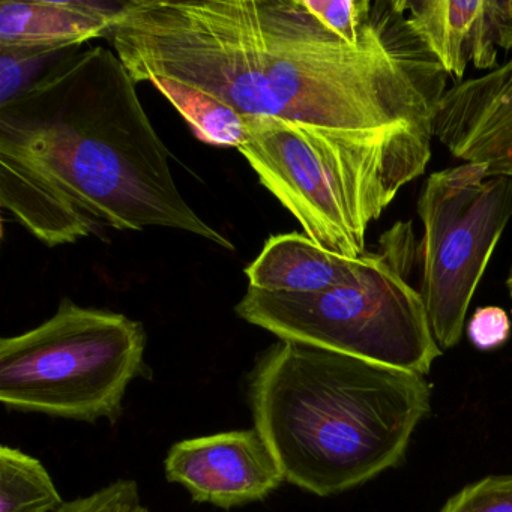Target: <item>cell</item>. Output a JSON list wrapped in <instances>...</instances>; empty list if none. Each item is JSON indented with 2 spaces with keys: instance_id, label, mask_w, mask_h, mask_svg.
Returning a JSON list of instances; mask_svg holds the SVG:
<instances>
[{
  "instance_id": "17",
  "label": "cell",
  "mask_w": 512,
  "mask_h": 512,
  "mask_svg": "<svg viewBox=\"0 0 512 512\" xmlns=\"http://www.w3.org/2000/svg\"><path fill=\"white\" fill-rule=\"evenodd\" d=\"M439 512H512V473L485 476L466 485Z\"/></svg>"
},
{
  "instance_id": "11",
  "label": "cell",
  "mask_w": 512,
  "mask_h": 512,
  "mask_svg": "<svg viewBox=\"0 0 512 512\" xmlns=\"http://www.w3.org/2000/svg\"><path fill=\"white\" fill-rule=\"evenodd\" d=\"M373 260L347 259L314 244L304 233H284L266 241L254 262L245 268L248 287L269 293H319L355 283Z\"/></svg>"
},
{
  "instance_id": "1",
  "label": "cell",
  "mask_w": 512,
  "mask_h": 512,
  "mask_svg": "<svg viewBox=\"0 0 512 512\" xmlns=\"http://www.w3.org/2000/svg\"><path fill=\"white\" fill-rule=\"evenodd\" d=\"M110 40L136 83L172 79L241 116L322 130H433L448 91L403 0H376L359 44L326 31L302 0H130Z\"/></svg>"
},
{
  "instance_id": "20",
  "label": "cell",
  "mask_w": 512,
  "mask_h": 512,
  "mask_svg": "<svg viewBox=\"0 0 512 512\" xmlns=\"http://www.w3.org/2000/svg\"><path fill=\"white\" fill-rule=\"evenodd\" d=\"M506 289H508L509 298L512 299V269L509 271L508 277H506Z\"/></svg>"
},
{
  "instance_id": "14",
  "label": "cell",
  "mask_w": 512,
  "mask_h": 512,
  "mask_svg": "<svg viewBox=\"0 0 512 512\" xmlns=\"http://www.w3.org/2000/svg\"><path fill=\"white\" fill-rule=\"evenodd\" d=\"M443 146L463 163L487 164L488 176L512 178V110L476 124Z\"/></svg>"
},
{
  "instance_id": "10",
  "label": "cell",
  "mask_w": 512,
  "mask_h": 512,
  "mask_svg": "<svg viewBox=\"0 0 512 512\" xmlns=\"http://www.w3.org/2000/svg\"><path fill=\"white\" fill-rule=\"evenodd\" d=\"M121 7L91 0H2L0 49H79L110 37Z\"/></svg>"
},
{
  "instance_id": "15",
  "label": "cell",
  "mask_w": 512,
  "mask_h": 512,
  "mask_svg": "<svg viewBox=\"0 0 512 512\" xmlns=\"http://www.w3.org/2000/svg\"><path fill=\"white\" fill-rule=\"evenodd\" d=\"M302 5L326 31L349 44L364 40L376 10V0H302Z\"/></svg>"
},
{
  "instance_id": "5",
  "label": "cell",
  "mask_w": 512,
  "mask_h": 512,
  "mask_svg": "<svg viewBox=\"0 0 512 512\" xmlns=\"http://www.w3.org/2000/svg\"><path fill=\"white\" fill-rule=\"evenodd\" d=\"M418 265L412 223L383 233L358 281L319 293H269L248 287L236 314L278 340L427 376L442 355L421 293L409 283Z\"/></svg>"
},
{
  "instance_id": "16",
  "label": "cell",
  "mask_w": 512,
  "mask_h": 512,
  "mask_svg": "<svg viewBox=\"0 0 512 512\" xmlns=\"http://www.w3.org/2000/svg\"><path fill=\"white\" fill-rule=\"evenodd\" d=\"M68 52L70 50L0 49V106L10 103L34 85Z\"/></svg>"
},
{
  "instance_id": "6",
  "label": "cell",
  "mask_w": 512,
  "mask_h": 512,
  "mask_svg": "<svg viewBox=\"0 0 512 512\" xmlns=\"http://www.w3.org/2000/svg\"><path fill=\"white\" fill-rule=\"evenodd\" d=\"M143 323L62 299L31 331L0 340V403L55 418L115 422L145 373Z\"/></svg>"
},
{
  "instance_id": "8",
  "label": "cell",
  "mask_w": 512,
  "mask_h": 512,
  "mask_svg": "<svg viewBox=\"0 0 512 512\" xmlns=\"http://www.w3.org/2000/svg\"><path fill=\"white\" fill-rule=\"evenodd\" d=\"M164 470L196 502L226 509L263 500L286 481L256 428L181 440L170 448Z\"/></svg>"
},
{
  "instance_id": "12",
  "label": "cell",
  "mask_w": 512,
  "mask_h": 512,
  "mask_svg": "<svg viewBox=\"0 0 512 512\" xmlns=\"http://www.w3.org/2000/svg\"><path fill=\"white\" fill-rule=\"evenodd\" d=\"M149 83L169 100L200 142L238 149L247 140L245 116L232 107L172 79L158 77Z\"/></svg>"
},
{
  "instance_id": "13",
  "label": "cell",
  "mask_w": 512,
  "mask_h": 512,
  "mask_svg": "<svg viewBox=\"0 0 512 512\" xmlns=\"http://www.w3.org/2000/svg\"><path fill=\"white\" fill-rule=\"evenodd\" d=\"M64 505L40 460L17 448H0V512H55Z\"/></svg>"
},
{
  "instance_id": "9",
  "label": "cell",
  "mask_w": 512,
  "mask_h": 512,
  "mask_svg": "<svg viewBox=\"0 0 512 512\" xmlns=\"http://www.w3.org/2000/svg\"><path fill=\"white\" fill-rule=\"evenodd\" d=\"M403 7L413 31L455 85L469 65L496 70L499 53L512 49L511 0H403Z\"/></svg>"
},
{
  "instance_id": "4",
  "label": "cell",
  "mask_w": 512,
  "mask_h": 512,
  "mask_svg": "<svg viewBox=\"0 0 512 512\" xmlns=\"http://www.w3.org/2000/svg\"><path fill=\"white\" fill-rule=\"evenodd\" d=\"M238 151L314 244L347 259L367 253V232L397 194L424 175L433 130L383 134L322 130L245 116Z\"/></svg>"
},
{
  "instance_id": "3",
  "label": "cell",
  "mask_w": 512,
  "mask_h": 512,
  "mask_svg": "<svg viewBox=\"0 0 512 512\" xmlns=\"http://www.w3.org/2000/svg\"><path fill=\"white\" fill-rule=\"evenodd\" d=\"M248 400L284 479L328 497L404 460L430 413L431 385L413 371L280 340L257 359Z\"/></svg>"
},
{
  "instance_id": "7",
  "label": "cell",
  "mask_w": 512,
  "mask_h": 512,
  "mask_svg": "<svg viewBox=\"0 0 512 512\" xmlns=\"http://www.w3.org/2000/svg\"><path fill=\"white\" fill-rule=\"evenodd\" d=\"M419 293L440 350L463 337L467 311L512 220V178L488 176L484 163L431 173L416 205Z\"/></svg>"
},
{
  "instance_id": "2",
  "label": "cell",
  "mask_w": 512,
  "mask_h": 512,
  "mask_svg": "<svg viewBox=\"0 0 512 512\" xmlns=\"http://www.w3.org/2000/svg\"><path fill=\"white\" fill-rule=\"evenodd\" d=\"M115 50L65 53L0 106V208L47 247L172 229L235 251L184 199Z\"/></svg>"
},
{
  "instance_id": "19",
  "label": "cell",
  "mask_w": 512,
  "mask_h": 512,
  "mask_svg": "<svg viewBox=\"0 0 512 512\" xmlns=\"http://www.w3.org/2000/svg\"><path fill=\"white\" fill-rule=\"evenodd\" d=\"M511 320L503 308L488 305L476 308L467 323V337L479 350H494L511 337Z\"/></svg>"
},
{
  "instance_id": "18",
  "label": "cell",
  "mask_w": 512,
  "mask_h": 512,
  "mask_svg": "<svg viewBox=\"0 0 512 512\" xmlns=\"http://www.w3.org/2000/svg\"><path fill=\"white\" fill-rule=\"evenodd\" d=\"M55 512H149L133 479H118L86 497L65 502Z\"/></svg>"
}]
</instances>
